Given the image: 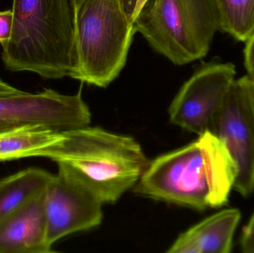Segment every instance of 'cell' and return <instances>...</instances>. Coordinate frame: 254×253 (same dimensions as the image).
<instances>
[{
	"label": "cell",
	"mask_w": 254,
	"mask_h": 253,
	"mask_svg": "<svg viewBox=\"0 0 254 253\" xmlns=\"http://www.w3.org/2000/svg\"><path fill=\"white\" fill-rule=\"evenodd\" d=\"M236 176L237 168L228 150L207 131L193 142L148 163L134 192L201 211L228 203Z\"/></svg>",
	"instance_id": "cell-1"
},
{
	"label": "cell",
	"mask_w": 254,
	"mask_h": 253,
	"mask_svg": "<svg viewBox=\"0 0 254 253\" xmlns=\"http://www.w3.org/2000/svg\"><path fill=\"white\" fill-rule=\"evenodd\" d=\"M42 157L104 203H114L138 182L147 166L140 144L131 137L98 127L60 130Z\"/></svg>",
	"instance_id": "cell-2"
},
{
	"label": "cell",
	"mask_w": 254,
	"mask_h": 253,
	"mask_svg": "<svg viewBox=\"0 0 254 253\" xmlns=\"http://www.w3.org/2000/svg\"><path fill=\"white\" fill-rule=\"evenodd\" d=\"M13 25L1 59L12 72L69 77L76 66L71 0H13Z\"/></svg>",
	"instance_id": "cell-3"
},
{
	"label": "cell",
	"mask_w": 254,
	"mask_h": 253,
	"mask_svg": "<svg viewBox=\"0 0 254 253\" xmlns=\"http://www.w3.org/2000/svg\"><path fill=\"white\" fill-rule=\"evenodd\" d=\"M76 66L70 77L97 87L126 65L136 31L122 0H80L72 9Z\"/></svg>",
	"instance_id": "cell-4"
},
{
	"label": "cell",
	"mask_w": 254,
	"mask_h": 253,
	"mask_svg": "<svg viewBox=\"0 0 254 253\" xmlns=\"http://www.w3.org/2000/svg\"><path fill=\"white\" fill-rule=\"evenodd\" d=\"M134 29L175 65L204 57L220 29L217 0H148Z\"/></svg>",
	"instance_id": "cell-5"
},
{
	"label": "cell",
	"mask_w": 254,
	"mask_h": 253,
	"mask_svg": "<svg viewBox=\"0 0 254 253\" xmlns=\"http://www.w3.org/2000/svg\"><path fill=\"white\" fill-rule=\"evenodd\" d=\"M236 74L235 65L231 62L203 64L172 101L170 122L198 135L210 132Z\"/></svg>",
	"instance_id": "cell-6"
},
{
	"label": "cell",
	"mask_w": 254,
	"mask_h": 253,
	"mask_svg": "<svg viewBox=\"0 0 254 253\" xmlns=\"http://www.w3.org/2000/svg\"><path fill=\"white\" fill-rule=\"evenodd\" d=\"M91 117L81 89L74 95L50 89L0 95V133L37 125L67 130L88 126Z\"/></svg>",
	"instance_id": "cell-7"
},
{
	"label": "cell",
	"mask_w": 254,
	"mask_h": 253,
	"mask_svg": "<svg viewBox=\"0 0 254 253\" xmlns=\"http://www.w3.org/2000/svg\"><path fill=\"white\" fill-rule=\"evenodd\" d=\"M210 132L235 163L234 189L245 197L250 196L254 191V116L238 80L233 83Z\"/></svg>",
	"instance_id": "cell-8"
},
{
	"label": "cell",
	"mask_w": 254,
	"mask_h": 253,
	"mask_svg": "<svg viewBox=\"0 0 254 253\" xmlns=\"http://www.w3.org/2000/svg\"><path fill=\"white\" fill-rule=\"evenodd\" d=\"M102 205L86 189L58 171L45 192L49 245L52 247L65 236L99 226L104 216Z\"/></svg>",
	"instance_id": "cell-9"
},
{
	"label": "cell",
	"mask_w": 254,
	"mask_h": 253,
	"mask_svg": "<svg viewBox=\"0 0 254 253\" xmlns=\"http://www.w3.org/2000/svg\"><path fill=\"white\" fill-rule=\"evenodd\" d=\"M45 192L0 219V253L54 252L48 243Z\"/></svg>",
	"instance_id": "cell-10"
},
{
	"label": "cell",
	"mask_w": 254,
	"mask_h": 253,
	"mask_svg": "<svg viewBox=\"0 0 254 253\" xmlns=\"http://www.w3.org/2000/svg\"><path fill=\"white\" fill-rule=\"evenodd\" d=\"M240 209H224L182 233L168 253H229L241 220Z\"/></svg>",
	"instance_id": "cell-11"
},
{
	"label": "cell",
	"mask_w": 254,
	"mask_h": 253,
	"mask_svg": "<svg viewBox=\"0 0 254 253\" xmlns=\"http://www.w3.org/2000/svg\"><path fill=\"white\" fill-rule=\"evenodd\" d=\"M52 176L47 171L31 167L0 180V219L44 193Z\"/></svg>",
	"instance_id": "cell-12"
},
{
	"label": "cell",
	"mask_w": 254,
	"mask_h": 253,
	"mask_svg": "<svg viewBox=\"0 0 254 253\" xmlns=\"http://www.w3.org/2000/svg\"><path fill=\"white\" fill-rule=\"evenodd\" d=\"M220 30L239 41L254 35V0H217Z\"/></svg>",
	"instance_id": "cell-13"
},
{
	"label": "cell",
	"mask_w": 254,
	"mask_h": 253,
	"mask_svg": "<svg viewBox=\"0 0 254 253\" xmlns=\"http://www.w3.org/2000/svg\"><path fill=\"white\" fill-rule=\"evenodd\" d=\"M13 12L10 10L0 11V45L4 47L8 43L11 35Z\"/></svg>",
	"instance_id": "cell-14"
},
{
	"label": "cell",
	"mask_w": 254,
	"mask_h": 253,
	"mask_svg": "<svg viewBox=\"0 0 254 253\" xmlns=\"http://www.w3.org/2000/svg\"><path fill=\"white\" fill-rule=\"evenodd\" d=\"M242 251L245 253H254V213L244 227L241 238Z\"/></svg>",
	"instance_id": "cell-15"
},
{
	"label": "cell",
	"mask_w": 254,
	"mask_h": 253,
	"mask_svg": "<svg viewBox=\"0 0 254 253\" xmlns=\"http://www.w3.org/2000/svg\"><path fill=\"white\" fill-rule=\"evenodd\" d=\"M245 65L249 74L254 78V35L246 43L245 49Z\"/></svg>",
	"instance_id": "cell-16"
},
{
	"label": "cell",
	"mask_w": 254,
	"mask_h": 253,
	"mask_svg": "<svg viewBox=\"0 0 254 253\" xmlns=\"http://www.w3.org/2000/svg\"><path fill=\"white\" fill-rule=\"evenodd\" d=\"M238 81L240 82L246 92L254 116V78L249 75H246L239 79Z\"/></svg>",
	"instance_id": "cell-17"
},
{
	"label": "cell",
	"mask_w": 254,
	"mask_h": 253,
	"mask_svg": "<svg viewBox=\"0 0 254 253\" xmlns=\"http://www.w3.org/2000/svg\"><path fill=\"white\" fill-rule=\"evenodd\" d=\"M122 1H123L124 6H125L127 16H128L130 20L132 22L133 14H134V10H135L137 0H122Z\"/></svg>",
	"instance_id": "cell-18"
},
{
	"label": "cell",
	"mask_w": 254,
	"mask_h": 253,
	"mask_svg": "<svg viewBox=\"0 0 254 253\" xmlns=\"http://www.w3.org/2000/svg\"><path fill=\"white\" fill-rule=\"evenodd\" d=\"M20 91L0 78V95L17 93V92H19Z\"/></svg>",
	"instance_id": "cell-19"
},
{
	"label": "cell",
	"mask_w": 254,
	"mask_h": 253,
	"mask_svg": "<svg viewBox=\"0 0 254 253\" xmlns=\"http://www.w3.org/2000/svg\"><path fill=\"white\" fill-rule=\"evenodd\" d=\"M148 0H137V5H136L135 10H134V14H133L132 22L134 23L137 16H138L141 9L143 8L144 4L147 2Z\"/></svg>",
	"instance_id": "cell-20"
},
{
	"label": "cell",
	"mask_w": 254,
	"mask_h": 253,
	"mask_svg": "<svg viewBox=\"0 0 254 253\" xmlns=\"http://www.w3.org/2000/svg\"><path fill=\"white\" fill-rule=\"evenodd\" d=\"M80 1V0H71V7H72V9L74 8Z\"/></svg>",
	"instance_id": "cell-21"
}]
</instances>
